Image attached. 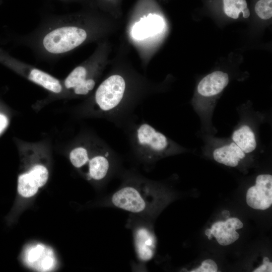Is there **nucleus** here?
I'll return each mask as SVG.
<instances>
[{"mask_svg": "<svg viewBox=\"0 0 272 272\" xmlns=\"http://www.w3.org/2000/svg\"><path fill=\"white\" fill-rule=\"evenodd\" d=\"M81 18L72 15L45 18L18 42L29 48L38 60L56 62L89 39V30Z\"/></svg>", "mask_w": 272, "mask_h": 272, "instance_id": "f257e3e1", "label": "nucleus"}, {"mask_svg": "<svg viewBox=\"0 0 272 272\" xmlns=\"http://www.w3.org/2000/svg\"><path fill=\"white\" fill-rule=\"evenodd\" d=\"M157 185L135 174L127 175L113 193L108 205L148 220L152 218L165 202Z\"/></svg>", "mask_w": 272, "mask_h": 272, "instance_id": "f03ea898", "label": "nucleus"}, {"mask_svg": "<svg viewBox=\"0 0 272 272\" xmlns=\"http://www.w3.org/2000/svg\"><path fill=\"white\" fill-rule=\"evenodd\" d=\"M122 128L127 137L131 153L143 163H152L184 149L144 120L135 123L131 120Z\"/></svg>", "mask_w": 272, "mask_h": 272, "instance_id": "7ed1b4c3", "label": "nucleus"}, {"mask_svg": "<svg viewBox=\"0 0 272 272\" xmlns=\"http://www.w3.org/2000/svg\"><path fill=\"white\" fill-rule=\"evenodd\" d=\"M127 82L120 75L114 74L97 88L93 98L94 112L122 127L132 120L135 105L126 98Z\"/></svg>", "mask_w": 272, "mask_h": 272, "instance_id": "20e7f679", "label": "nucleus"}, {"mask_svg": "<svg viewBox=\"0 0 272 272\" xmlns=\"http://www.w3.org/2000/svg\"><path fill=\"white\" fill-rule=\"evenodd\" d=\"M86 144L88 152V161L85 165L87 166V179L97 182L107 181L117 165L116 153L102 140H90Z\"/></svg>", "mask_w": 272, "mask_h": 272, "instance_id": "39448f33", "label": "nucleus"}, {"mask_svg": "<svg viewBox=\"0 0 272 272\" xmlns=\"http://www.w3.org/2000/svg\"><path fill=\"white\" fill-rule=\"evenodd\" d=\"M128 225L131 229L134 250L140 262H147L153 257L156 247V240L149 220L134 215Z\"/></svg>", "mask_w": 272, "mask_h": 272, "instance_id": "423d86ee", "label": "nucleus"}, {"mask_svg": "<svg viewBox=\"0 0 272 272\" xmlns=\"http://www.w3.org/2000/svg\"><path fill=\"white\" fill-rule=\"evenodd\" d=\"M229 82L226 73L217 71L207 75L199 82L196 89L195 108L201 114L209 113L214 100L223 91Z\"/></svg>", "mask_w": 272, "mask_h": 272, "instance_id": "0eeeda50", "label": "nucleus"}, {"mask_svg": "<svg viewBox=\"0 0 272 272\" xmlns=\"http://www.w3.org/2000/svg\"><path fill=\"white\" fill-rule=\"evenodd\" d=\"M0 61L46 90H50L55 84V79L52 75L2 51H0Z\"/></svg>", "mask_w": 272, "mask_h": 272, "instance_id": "6e6552de", "label": "nucleus"}, {"mask_svg": "<svg viewBox=\"0 0 272 272\" xmlns=\"http://www.w3.org/2000/svg\"><path fill=\"white\" fill-rule=\"evenodd\" d=\"M89 65H81L76 67L64 79L63 89L75 96L88 95L95 88L96 79Z\"/></svg>", "mask_w": 272, "mask_h": 272, "instance_id": "1a4fd4ad", "label": "nucleus"}, {"mask_svg": "<svg viewBox=\"0 0 272 272\" xmlns=\"http://www.w3.org/2000/svg\"><path fill=\"white\" fill-rule=\"evenodd\" d=\"M255 185L250 187L246 193V202L251 208L264 210L272 204V176L260 174L256 177Z\"/></svg>", "mask_w": 272, "mask_h": 272, "instance_id": "9d476101", "label": "nucleus"}, {"mask_svg": "<svg viewBox=\"0 0 272 272\" xmlns=\"http://www.w3.org/2000/svg\"><path fill=\"white\" fill-rule=\"evenodd\" d=\"M48 178L47 169L42 165H36L27 173L19 176L18 191L23 197L33 196L38 191V188L46 183Z\"/></svg>", "mask_w": 272, "mask_h": 272, "instance_id": "9b49d317", "label": "nucleus"}, {"mask_svg": "<svg viewBox=\"0 0 272 272\" xmlns=\"http://www.w3.org/2000/svg\"><path fill=\"white\" fill-rule=\"evenodd\" d=\"M24 259L27 265L39 271L51 270L56 265L53 251L43 244L27 247L24 252Z\"/></svg>", "mask_w": 272, "mask_h": 272, "instance_id": "f8f14e48", "label": "nucleus"}, {"mask_svg": "<svg viewBox=\"0 0 272 272\" xmlns=\"http://www.w3.org/2000/svg\"><path fill=\"white\" fill-rule=\"evenodd\" d=\"M243 227L242 222L237 218L228 219L226 221L215 223L211 227L212 234L216 239L219 244L227 246L234 243L239 238L236 232Z\"/></svg>", "mask_w": 272, "mask_h": 272, "instance_id": "ddd939ff", "label": "nucleus"}, {"mask_svg": "<svg viewBox=\"0 0 272 272\" xmlns=\"http://www.w3.org/2000/svg\"><path fill=\"white\" fill-rule=\"evenodd\" d=\"M164 27V22L160 16L150 14L134 24L131 35L137 40L144 39L160 33Z\"/></svg>", "mask_w": 272, "mask_h": 272, "instance_id": "4468645a", "label": "nucleus"}, {"mask_svg": "<svg viewBox=\"0 0 272 272\" xmlns=\"http://www.w3.org/2000/svg\"><path fill=\"white\" fill-rule=\"evenodd\" d=\"M246 155L234 142L225 144L216 148L213 152L214 160L229 167L237 166Z\"/></svg>", "mask_w": 272, "mask_h": 272, "instance_id": "2eb2a0df", "label": "nucleus"}, {"mask_svg": "<svg viewBox=\"0 0 272 272\" xmlns=\"http://www.w3.org/2000/svg\"><path fill=\"white\" fill-rule=\"evenodd\" d=\"M231 139L245 154L252 152L257 147L255 133L251 127L247 124H243L234 130Z\"/></svg>", "mask_w": 272, "mask_h": 272, "instance_id": "dca6fc26", "label": "nucleus"}, {"mask_svg": "<svg viewBox=\"0 0 272 272\" xmlns=\"http://www.w3.org/2000/svg\"><path fill=\"white\" fill-rule=\"evenodd\" d=\"M224 11L226 15L233 19H237L240 14L244 18L250 16L246 0H223Z\"/></svg>", "mask_w": 272, "mask_h": 272, "instance_id": "f3484780", "label": "nucleus"}, {"mask_svg": "<svg viewBox=\"0 0 272 272\" xmlns=\"http://www.w3.org/2000/svg\"><path fill=\"white\" fill-rule=\"evenodd\" d=\"M70 161L76 168L84 167L88 161V152L86 142L78 145L71 151L69 154Z\"/></svg>", "mask_w": 272, "mask_h": 272, "instance_id": "a211bd4d", "label": "nucleus"}, {"mask_svg": "<svg viewBox=\"0 0 272 272\" xmlns=\"http://www.w3.org/2000/svg\"><path fill=\"white\" fill-rule=\"evenodd\" d=\"M257 15L263 20H267L272 16V0H259L255 6Z\"/></svg>", "mask_w": 272, "mask_h": 272, "instance_id": "6ab92c4d", "label": "nucleus"}, {"mask_svg": "<svg viewBox=\"0 0 272 272\" xmlns=\"http://www.w3.org/2000/svg\"><path fill=\"white\" fill-rule=\"evenodd\" d=\"M218 266L216 262L210 259H206L198 268L191 270V272H217Z\"/></svg>", "mask_w": 272, "mask_h": 272, "instance_id": "aec40b11", "label": "nucleus"}, {"mask_svg": "<svg viewBox=\"0 0 272 272\" xmlns=\"http://www.w3.org/2000/svg\"><path fill=\"white\" fill-rule=\"evenodd\" d=\"M253 272L272 271V263L269 261L263 264L253 271Z\"/></svg>", "mask_w": 272, "mask_h": 272, "instance_id": "412c9836", "label": "nucleus"}, {"mask_svg": "<svg viewBox=\"0 0 272 272\" xmlns=\"http://www.w3.org/2000/svg\"><path fill=\"white\" fill-rule=\"evenodd\" d=\"M7 124V118L4 115L0 114V133L6 128Z\"/></svg>", "mask_w": 272, "mask_h": 272, "instance_id": "4be33fe9", "label": "nucleus"}, {"mask_svg": "<svg viewBox=\"0 0 272 272\" xmlns=\"http://www.w3.org/2000/svg\"><path fill=\"white\" fill-rule=\"evenodd\" d=\"M206 235L208 236L209 239H211L212 238V232L211 229H208L205 231Z\"/></svg>", "mask_w": 272, "mask_h": 272, "instance_id": "5701e85b", "label": "nucleus"}, {"mask_svg": "<svg viewBox=\"0 0 272 272\" xmlns=\"http://www.w3.org/2000/svg\"><path fill=\"white\" fill-rule=\"evenodd\" d=\"M106 1H112V0H106Z\"/></svg>", "mask_w": 272, "mask_h": 272, "instance_id": "b1692460", "label": "nucleus"}]
</instances>
